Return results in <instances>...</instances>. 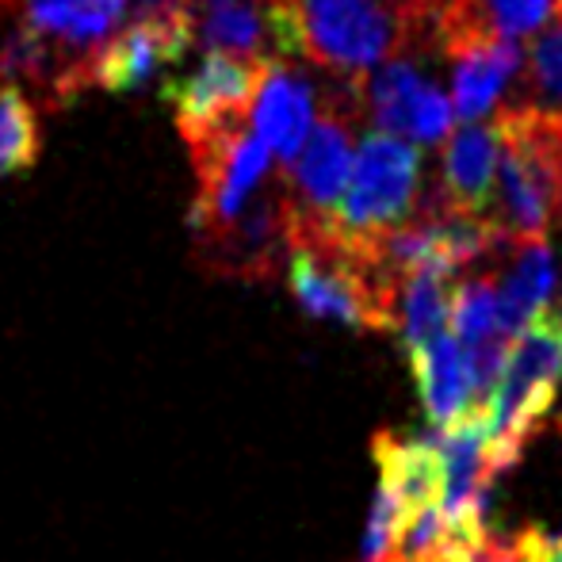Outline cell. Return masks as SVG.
<instances>
[{"instance_id": "3", "label": "cell", "mask_w": 562, "mask_h": 562, "mask_svg": "<svg viewBox=\"0 0 562 562\" xmlns=\"http://www.w3.org/2000/svg\"><path fill=\"white\" fill-rule=\"evenodd\" d=\"M356 119H363L356 85L334 81V89L326 92V112H322L318 126L311 131L306 146L299 149V157L288 169H280V184L291 200V215H295V237L334 226V211L356 157Z\"/></svg>"}, {"instance_id": "17", "label": "cell", "mask_w": 562, "mask_h": 562, "mask_svg": "<svg viewBox=\"0 0 562 562\" xmlns=\"http://www.w3.org/2000/svg\"><path fill=\"white\" fill-rule=\"evenodd\" d=\"M371 448H375L379 482H386L398 494L402 513L440 502V456L429 437L402 440L394 432H379Z\"/></svg>"}, {"instance_id": "4", "label": "cell", "mask_w": 562, "mask_h": 562, "mask_svg": "<svg viewBox=\"0 0 562 562\" xmlns=\"http://www.w3.org/2000/svg\"><path fill=\"white\" fill-rule=\"evenodd\" d=\"M422 203V154L409 142L368 131L352 157V172L334 211L340 237H371L409 223Z\"/></svg>"}, {"instance_id": "24", "label": "cell", "mask_w": 562, "mask_h": 562, "mask_svg": "<svg viewBox=\"0 0 562 562\" xmlns=\"http://www.w3.org/2000/svg\"><path fill=\"white\" fill-rule=\"evenodd\" d=\"M432 562H467V559H459V555H451V551H445L440 559H432Z\"/></svg>"}, {"instance_id": "1", "label": "cell", "mask_w": 562, "mask_h": 562, "mask_svg": "<svg viewBox=\"0 0 562 562\" xmlns=\"http://www.w3.org/2000/svg\"><path fill=\"white\" fill-rule=\"evenodd\" d=\"M291 61L360 85L383 61L432 43L406 0H272Z\"/></svg>"}, {"instance_id": "16", "label": "cell", "mask_w": 562, "mask_h": 562, "mask_svg": "<svg viewBox=\"0 0 562 562\" xmlns=\"http://www.w3.org/2000/svg\"><path fill=\"white\" fill-rule=\"evenodd\" d=\"M417 375V391H422V406L429 414L432 429H448L471 409V371H467L463 348L456 337L440 334L429 345L409 352Z\"/></svg>"}, {"instance_id": "22", "label": "cell", "mask_w": 562, "mask_h": 562, "mask_svg": "<svg viewBox=\"0 0 562 562\" xmlns=\"http://www.w3.org/2000/svg\"><path fill=\"white\" fill-rule=\"evenodd\" d=\"M402 502L386 482H379L375 502L368 513V528H363L360 562H394V548H398V528H402Z\"/></svg>"}, {"instance_id": "20", "label": "cell", "mask_w": 562, "mask_h": 562, "mask_svg": "<svg viewBox=\"0 0 562 562\" xmlns=\"http://www.w3.org/2000/svg\"><path fill=\"white\" fill-rule=\"evenodd\" d=\"M38 161V115L27 89L0 85V180L27 172Z\"/></svg>"}, {"instance_id": "8", "label": "cell", "mask_w": 562, "mask_h": 562, "mask_svg": "<svg viewBox=\"0 0 562 562\" xmlns=\"http://www.w3.org/2000/svg\"><path fill=\"white\" fill-rule=\"evenodd\" d=\"M131 23V0H20V27L43 38L69 77L89 85V66Z\"/></svg>"}, {"instance_id": "7", "label": "cell", "mask_w": 562, "mask_h": 562, "mask_svg": "<svg viewBox=\"0 0 562 562\" xmlns=\"http://www.w3.org/2000/svg\"><path fill=\"white\" fill-rule=\"evenodd\" d=\"M291 245H295V215H291V200L276 177L265 184V192H257V203H249L234 223L200 237V257L203 265H211L223 276L272 280L280 268H288Z\"/></svg>"}, {"instance_id": "6", "label": "cell", "mask_w": 562, "mask_h": 562, "mask_svg": "<svg viewBox=\"0 0 562 562\" xmlns=\"http://www.w3.org/2000/svg\"><path fill=\"white\" fill-rule=\"evenodd\" d=\"M356 92L375 131L394 134L409 146H440L451 134V100L414 54H398L371 69Z\"/></svg>"}, {"instance_id": "2", "label": "cell", "mask_w": 562, "mask_h": 562, "mask_svg": "<svg viewBox=\"0 0 562 562\" xmlns=\"http://www.w3.org/2000/svg\"><path fill=\"white\" fill-rule=\"evenodd\" d=\"M562 383V329L551 318H536L505 356L502 379L486 406V440L497 474L517 467L528 437L551 409Z\"/></svg>"}, {"instance_id": "21", "label": "cell", "mask_w": 562, "mask_h": 562, "mask_svg": "<svg viewBox=\"0 0 562 562\" xmlns=\"http://www.w3.org/2000/svg\"><path fill=\"white\" fill-rule=\"evenodd\" d=\"M451 326H456L459 348H479L490 340H509L497 329V280L490 272H479L463 280L451 295Z\"/></svg>"}, {"instance_id": "14", "label": "cell", "mask_w": 562, "mask_h": 562, "mask_svg": "<svg viewBox=\"0 0 562 562\" xmlns=\"http://www.w3.org/2000/svg\"><path fill=\"white\" fill-rule=\"evenodd\" d=\"M502 154L497 123H463L445 138V161H440V195L459 211L479 215L490 200Z\"/></svg>"}, {"instance_id": "15", "label": "cell", "mask_w": 562, "mask_h": 562, "mask_svg": "<svg viewBox=\"0 0 562 562\" xmlns=\"http://www.w3.org/2000/svg\"><path fill=\"white\" fill-rule=\"evenodd\" d=\"M551 291H555V252H551L548 237L517 241L505 280L497 283V329L517 340L548 311Z\"/></svg>"}, {"instance_id": "12", "label": "cell", "mask_w": 562, "mask_h": 562, "mask_svg": "<svg viewBox=\"0 0 562 562\" xmlns=\"http://www.w3.org/2000/svg\"><path fill=\"white\" fill-rule=\"evenodd\" d=\"M192 46L184 20H131L89 66V85L108 92H142L165 66L184 58Z\"/></svg>"}, {"instance_id": "19", "label": "cell", "mask_w": 562, "mask_h": 562, "mask_svg": "<svg viewBox=\"0 0 562 562\" xmlns=\"http://www.w3.org/2000/svg\"><path fill=\"white\" fill-rule=\"evenodd\" d=\"M520 100L517 112H532L562 123V20L536 35L532 50L520 61Z\"/></svg>"}, {"instance_id": "23", "label": "cell", "mask_w": 562, "mask_h": 562, "mask_svg": "<svg viewBox=\"0 0 562 562\" xmlns=\"http://www.w3.org/2000/svg\"><path fill=\"white\" fill-rule=\"evenodd\" d=\"M517 548L525 562H562V528L543 532V528H520Z\"/></svg>"}, {"instance_id": "10", "label": "cell", "mask_w": 562, "mask_h": 562, "mask_svg": "<svg viewBox=\"0 0 562 562\" xmlns=\"http://www.w3.org/2000/svg\"><path fill=\"white\" fill-rule=\"evenodd\" d=\"M184 20L188 38L203 54L249 61L288 58L272 0H184Z\"/></svg>"}, {"instance_id": "13", "label": "cell", "mask_w": 562, "mask_h": 562, "mask_svg": "<svg viewBox=\"0 0 562 562\" xmlns=\"http://www.w3.org/2000/svg\"><path fill=\"white\" fill-rule=\"evenodd\" d=\"M440 54L451 61V112L467 123L494 112L525 61L517 38H459L440 46Z\"/></svg>"}, {"instance_id": "18", "label": "cell", "mask_w": 562, "mask_h": 562, "mask_svg": "<svg viewBox=\"0 0 562 562\" xmlns=\"http://www.w3.org/2000/svg\"><path fill=\"white\" fill-rule=\"evenodd\" d=\"M451 276L448 268H417L398 283V299H394V318H398V334L406 352L429 345L432 337L445 334L451 318Z\"/></svg>"}, {"instance_id": "11", "label": "cell", "mask_w": 562, "mask_h": 562, "mask_svg": "<svg viewBox=\"0 0 562 562\" xmlns=\"http://www.w3.org/2000/svg\"><path fill=\"white\" fill-rule=\"evenodd\" d=\"M249 131L265 142L268 154L288 169L314 131V81L299 61H268L249 104Z\"/></svg>"}, {"instance_id": "9", "label": "cell", "mask_w": 562, "mask_h": 562, "mask_svg": "<svg viewBox=\"0 0 562 562\" xmlns=\"http://www.w3.org/2000/svg\"><path fill=\"white\" fill-rule=\"evenodd\" d=\"M265 66L268 61L203 54V61L192 74L169 85V104L177 112V126L188 138V146L223 131L226 123H237V119L249 115Z\"/></svg>"}, {"instance_id": "5", "label": "cell", "mask_w": 562, "mask_h": 562, "mask_svg": "<svg viewBox=\"0 0 562 562\" xmlns=\"http://www.w3.org/2000/svg\"><path fill=\"white\" fill-rule=\"evenodd\" d=\"M192 157L200 172V195L192 207L195 237L234 223L252 203V195L268 184V169H272V154L249 131V115L192 142Z\"/></svg>"}]
</instances>
